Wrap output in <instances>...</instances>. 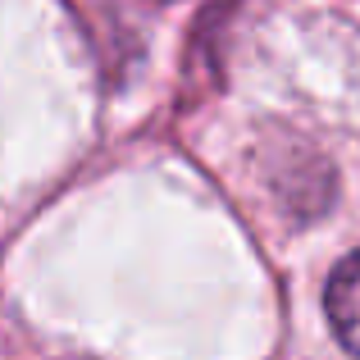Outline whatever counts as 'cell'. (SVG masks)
<instances>
[{
    "label": "cell",
    "instance_id": "obj_1",
    "mask_svg": "<svg viewBox=\"0 0 360 360\" xmlns=\"http://www.w3.org/2000/svg\"><path fill=\"white\" fill-rule=\"evenodd\" d=\"M324 306H328V319H333L338 342L360 356V251L347 255V260L333 269Z\"/></svg>",
    "mask_w": 360,
    "mask_h": 360
}]
</instances>
